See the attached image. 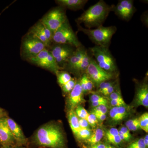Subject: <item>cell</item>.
<instances>
[{
	"mask_svg": "<svg viewBox=\"0 0 148 148\" xmlns=\"http://www.w3.org/2000/svg\"><path fill=\"white\" fill-rule=\"evenodd\" d=\"M84 93L79 83L77 82L76 84L71 92L69 93L68 103L70 110H74L80 104L84 102Z\"/></svg>",
	"mask_w": 148,
	"mask_h": 148,
	"instance_id": "14",
	"label": "cell"
},
{
	"mask_svg": "<svg viewBox=\"0 0 148 148\" xmlns=\"http://www.w3.org/2000/svg\"><path fill=\"white\" fill-rule=\"evenodd\" d=\"M140 129L143 130L146 133L148 132V113H144L138 118Z\"/></svg>",
	"mask_w": 148,
	"mask_h": 148,
	"instance_id": "29",
	"label": "cell"
},
{
	"mask_svg": "<svg viewBox=\"0 0 148 148\" xmlns=\"http://www.w3.org/2000/svg\"><path fill=\"white\" fill-rule=\"evenodd\" d=\"M112 9L113 5H109L101 0L85 11L76 22L77 25L83 24L88 29L97 28L103 26Z\"/></svg>",
	"mask_w": 148,
	"mask_h": 148,
	"instance_id": "2",
	"label": "cell"
},
{
	"mask_svg": "<svg viewBox=\"0 0 148 148\" xmlns=\"http://www.w3.org/2000/svg\"><path fill=\"white\" fill-rule=\"evenodd\" d=\"M115 83V82L110 81V80L101 83L98 86V89L97 92L99 93H102L103 91L106 90L107 88L113 84Z\"/></svg>",
	"mask_w": 148,
	"mask_h": 148,
	"instance_id": "34",
	"label": "cell"
},
{
	"mask_svg": "<svg viewBox=\"0 0 148 148\" xmlns=\"http://www.w3.org/2000/svg\"><path fill=\"white\" fill-rule=\"evenodd\" d=\"M135 103L137 106L148 108V85L147 83H143L137 87Z\"/></svg>",
	"mask_w": 148,
	"mask_h": 148,
	"instance_id": "16",
	"label": "cell"
},
{
	"mask_svg": "<svg viewBox=\"0 0 148 148\" xmlns=\"http://www.w3.org/2000/svg\"><path fill=\"white\" fill-rule=\"evenodd\" d=\"M52 40L55 44L67 45L75 48L82 46L68 19L53 33Z\"/></svg>",
	"mask_w": 148,
	"mask_h": 148,
	"instance_id": "5",
	"label": "cell"
},
{
	"mask_svg": "<svg viewBox=\"0 0 148 148\" xmlns=\"http://www.w3.org/2000/svg\"><path fill=\"white\" fill-rule=\"evenodd\" d=\"M104 136V131L101 128H98L95 130L88 139L85 141L88 146L92 145L101 143V140Z\"/></svg>",
	"mask_w": 148,
	"mask_h": 148,
	"instance_id": "22",
	"label": "cell"
},
{
	"mask_svg": "<svg viewBox=\"0 0 148 148\" xmlns=\"http://www.w3.org/2000/svg\"><path fill=\"white\" fill-rule=\"evenodd\" d=\"M92 133L90 128H81L75 137L77 140L85 141L90 137Z\"/></svg>",
	"mask_w": 148,
	"mask_h": 148,
	"instance_id": "28",
	"label": "cell"
},
{
	"mask_svg": "<svg viewBox=\"0 0 148 148\" xmlns=\"http://www.w3.org/2000/svg\"><path fill=\"white\" fill-rule=\"evenodd\" d=\"M75 111L78 117L82 119H86L89 114L84 108L80 106L76 107Z\"/></svg>",
	"mask_w": 148,
	"mask_h": 148,
	"instance_id": "31",
	"label": "cell"
},
{
	"mask_svg": "<svg viewBox=\"0 0 148 148\" xmlns=\"http://www.w3.org/2000/svg\"><path fill=\"white\" fill-rule=\"evenodd\" d=\"M69 125L75 136H76L81 127H80L79 118L74 110H69L68 114Z\"/></svg>",
	"mask_w": 148,
	"mask_h": 148,
	"instance_id": "20",
	"label": "cell"
},
{
	"mask_svg": "<svg viewBox=\"0 0 148 148\" xmlns=\"http://www.w3.org/2000/svg\"><path fill=\"white\" fill-rule=\"evenodd\" d=\"M90 99L91 106L93 108L103 105L107 106L108 104V100L97 93H92V95H90Z\"/></svg>",
	"mask_w": 148,
	"mask_h": 148,
	"instance_id": "25",
	"label": "cell"
},
{
	"mask_svg": "<svg viewBox=\"0 0 148 148\" xmlns=\"http://www.w3.org/2000/svg\"><path fill=\"white\" fill-rule=\"evenodd\" d=\"M115 148L113 146L111 145L110 144H106V148Z\"/></svg>",
	"mask_w": 148,
	"mask_h": 148,
	"instance_id": "45",
	"label": "cell"
},
{
	"mask_svg": "<svg viewBox=\"0 0 148 148\" xmlns=\"http://www.w3.org/2000/svg\"><path fill=\"white\" fill-rule=\"evenodd\" d=\"M79 123L80 127L82 128H90V126L86 119H79Z\"/></svg>",
	"mask_w": 148,
	"mask_h": 148,
	"instance_id": "39",
	"label": "cell"
},
{
	"mask_svg": "<svg viewBox=\"0 0 148 148\" xmlns=\"http://www.w3.org/2000/svg\"><path fill=\"white\" fill-rule=\"evenodd\" d=\"M86 73L93 84L97 86L101 83L112 79L114 76V75L106 72L99 67L92 56Z\"/></svg>",
	"mask_w": 148,
	"mask_h": 148,
	"instance_id": "10",
	"label": "cell"
},
{
	"mask_svg": "<svg viewBox=\"0 0 148 148\" xmlns=\"http://www.w3.org/2000/svg\"><path fill=\"white\" fill-rule=\"evenodd\" d=\"M30 148H68L61 127L49 123L38 128L29 141Z\"/></svg>",
	"mask_w": 148,
	"mask_h": 148,
	"instance_id": "1",
	"label": "cell"
},
{
	"mask_svg": "<svg viewBox=\"0 0 148 148\" xmlns=\"http://www.w3.org/2000/svg\"><path fill=\"white\" fill-rule=\"evenodd\" d=\"M28 61L37 66L46 69L56 75L59 71L62 70L56 63L55 58L49 50L47 48Z\"/></svg>",
	"mask_w": 148,
	"mask_h": 148,
	"instance_id": "8",
	"label": "cell"
},
{
	"mask_svg": "<svg viewBox=\"0 0 148 148\" xmlns=\"http://www.w3.org/2000/svg\"><path fill=\"white\" fill-rule=\"evenodd\" d=\"M67 20L64 8L58 6L47 12L40 21L53 34Z\"/></svg>",
	"mask_w": 148,
	"mask_h": 148,
	"instance_id": "7",
	"label": "cell"
},
{
	"mask_svg": "<svg viewBox=\"0 0 148 148\" xmlns=\"http://www.w3.org/2000/svg\"><path fill=\"white\" fill-rule=\"evenodd\" d=\"M86 120L89 123L90 127H96L98 121L95 115L92 113L88 114Z\"/></svg>",
	"mask_w": 148,
	"mask_h": 148,
	"instance_id": "35",
	"label": "cell"
},
{
	"mask_svg": "<svg viewBox=\"0 0 148 148\" xmlns=\"http://www.w3.org/2000/svg\"><path fill=\"white\" fill-rule=\"evenodd\" d=\"M92 56L89 55L88 51L86 50L85 53L82 59V61L77 68L75 73L77 74H82L86 73L88 68L90 64Z\"/></svg>",
	"mask_w": 148,
	"mask_h": 148,
	"instance_id": "23",
	"label": "cell"
},
{
	"mask_svg": "<svg viewBox=\"0 0 148 148\" xmlns=\"http://www.w3.org/2000/svg\"><path fill=\"white\" fill-rule=\"evenodd\" d=\"M126 148H147L144 143L143 138H140L130 144Z\"/></svg>",
	"mask_w": 148,
	"mask_h": 148,
	"instance_id": "33",
	"label": "cell"
},
{
	"mask_svg": "<svg viewBox=\"0 0 148 148\" xmlns=\"http://www.w3.org/2000/svg\"><path fill=\"white\" fill-rule=\"evenodd\" d=\"M4 111L1 108H0V119L1 118L3 117H4Z\"/></svg>",
	"mask_w": 148,
	"mask_h": 148,
	"instance_id": "44",
	"label": "cell"
},
{
	"mask_svg": "<svg viewBox=\"0 0 148 148\" xmlns=\"http://www.w3.org/2000/svg\"><path fill=\"white\" fill-rule=\"evenodd\" d=\"M87 148H106V144L104 143H99L98 144L92 145L88 146Z\"/></svg>",
	"mask_w": 148,
	"mask_h": 148,
	"instance_id": "40",
	"label": "cell"
},
{
	"mask_svg": "<svg viewBox=\"0 0 148 148\" xmlns=\"http://www.w3.org/2000/svg\"><path fill=\"white\" fill-rule=\"evenodd\" d=\"M44 44L46 47H49L52 42L53 33L39 21L30 29L29 32Z\"/></svg>",
	"mask_w": 148,
	"mask_h": 148,
	"instance_id": "11",
	"label": "cell"
},
{
	"mask_svg": "<svg viewBox=\"0 0 148 148\" xmlns=\"http://www.w3.org/2000/svg\"><path fill=\"white\" fill-rule=\"evenodd\" d=\"M129 114L126 106L113 107L109 112V115L112 121L118 123L127 117Z\"/></svg>",
	"mask_w": 148,
	"mask_h": 148,
	"instance_id": "17",
	"label": "cell"
},
{
	"mask_svg": "<svg viewBox=\"0 0 148 148\" xmlns=\"http://www.w3.org/2000/svg\"><path fill=\"white\" fill-rule=\"evenodd\" d=\"M144 140V143L145 144V146L147 148H148V135L146 134L145 136V138H143Z\"/></svg>",
	"mask_w": 148,
	"mask_h": 148,
	"instance_id": "43",
	"label": "cell"
},
{
	"mask_svg": "<svg viewBox=\"0 0 148 148\" xmlns=\"http://www.w3.org/2000/svg\"><path fill=\"white\" fill-rule=\"evenodd\" d=\"M7 121L12 134L16 140V145L19 146H28L29 140L24 135L21 127L12 119L7 117Z\"/></svg>",
	"mask_w": 148,
	"mask_h": 148,
	"instance_id": "13",
	"label": "cell"
},
{
	"mask_svg": "<svg viewBox=\"0 0 148 148\" xmlns=\"http://www.w3.org/2000/svg\"><path fill=\"white\" fill-rule=\"evenodd\" d=\"M119 130L125 136V138L127 139L128 142L130 141L132 138V135L130 134V131L128 130L127 127L125 126H122Z\"/></svg>",
	"mask_w": 148,
	"mask_h": 148,
	"instance_id": "38",
	"label": "cell"
},
{
	"mask_svg": "<svg viewBox=\"0 0 148 148\" xmlns=\"http://www.w3.org/2000/svg\"><path fill=\"white\" fill-rule=\"evenodd\" d=\"M78 81L84 93L92 92L94 84L86 73L81 75L80 78Z\"/></svg>",
	"mask_w": 148,
	"mask_h": 148,
	"instance_id": "21",
	"label": "cell"
},
{
	"mask_svg": "<svg viewBox=\"0 0 148 148\" xmlns=\"http://www.w3.org/2000/svg\"><path fill=\"white\" fill-rule=\"evenodd\" d=\"M124 9V20L129 21L135 13V9L132 0H123Z\"/></svg>",
	"mask_w": 148,
	"mask_h": 148,
	"instance_id": "24",
	"label": "cell"
},
{
	"mask_svg": "<svg viewBox=\"0 0 148 148\" xmlns=\"http://www.w3.org/2000/svg\"><path fill=\"white\" fill-rule=\"evenodd\" d=\"M106 137L108 143L113 145L119 146L122 143L117 128L113 127L108 130L106 133Z\"/></svg>",
	"mask_w": 148,
	"mask_h": 148,
	"instance_id": "19",
	"label": "cell"
},
{
	"mask_svg": "<svg viewBox=\"0 0 148 148\" xmlns=\"http://www.w3.org/2000/svg\"><path fill=\"white\" fill-rule=\"evenodd\" d=\"M95 116L98 120L101 121H104L106 119V117H107L106 114H100Z\"/></svg>",
	"mask_w": 148,
	"mask_h": 148,
	"instance_id": "42",
	"label": "cell"
},
{
	"mask_svg": "<svg viewBox=\"0 0 148 148\" xmlns=\"http://www.w3.org/2000/svg\"><path fill=\"white\" fill-rule=\"evenodd\" d=\"M108 111L107 106H100L93 108L92 113L95 115L100 114H106Z\"/></svg>",
	"mask_w": 148,
	"mask_h": 148,
	"instance_id": "32",
	"label": "cell"
},
{
	"mask_svg": "<svg viewBox=\"0 0 148 148\" xmlns=\"http://www.w3.org/2000/svg\"><path fill=\"white\" fill-rule=\"evenodd\" d=\"M111 106L113 107H121V106H126V104L123 100V98L114 99L110 100Z\"/></svg>",
	"mask_w": 148,
	"mask_h": 148,
	"instance_id": "36",
	"label": "cell"
},
{
	"mask_svg": "<svg viewBox=\"0 0 148 148\" xmlns=\"http://www.w3.org/2000/svg\"><path fill=\"white\" fill-rule=\"evenodd\" d=\"M77 79L75 78H72L66 84L61 86L62 91L65 94L70 93L73 89L77 82Z\"/></svg>",
	"mask_w": 148,
	"mask_h": 148,
	"instance_id": "30",
	"label": "cell"
},
{
	"mask_svg": "<svg viewBox=\"0 0 148 148\" xmlns=\"http://www.w3.org/2000/svg\"><path fill=\"white\" fill-rule=\"evenodd\" d=\"M117 86V84L115 82L112 85L110 86L107 88L106 90L103 91L101 94H103L104 96H109L112 92L114 91Z\"/></svg>",
	"mask_w": 148,
	"mask_h": 148,
	"instance_id": "37",
	"label": "cell"
},
{
	"mask_svg": "<svg viewBox=\"0 0 148 148\" xmlns=\"http://www.w3.org/2000/svg\"><path fill=\"white\" fill-rule=\"evenodd\" d=\"M90 52L96 63L106 72L115 75L118 71L115 60L109 47L95 45L90 48Z\"/></svg>",
	"mask_w": 148,
	"mask_h": 148,
	"instance_id": "4",
	"label": "cell"
},
{
	"mask_svg": "<svg viewBox=\"0 0 148 148\" xmlns=\"http://www.w3.org/2000/svg\"><path fill=\"white\" fill-rule=\"evenodd\" d=\"M86 50L82 45L76 49L73 53L69 58L64 69H66L70 71L75 73L77 68L79 65Z\"/></svg>",
	"mask_w": 148,
	"mask_h": 148,
	"instance_id": "15",
	"label": "cell"
},
{
	"mask_svg": "<svg viewBox=\"0 0 148 148\" xmlns=\"http://www.w3.org/2000/svg\"><path fill=\"white\" fill-rule=\"evenodd\" d=\"M76 49L67 45L55 44L49 51L59 67L63 69Z\"/></svg>",
	"mask_w": 148,
	"mask_h": 148,
	"instance_id": "9",
	"label": "cell"
},
{
	"mask_svg": "<svg viewBox=\"0 0 148 148\" xmlns=\"http://www.w3.org/2000/svg\"><path fill=\"white\" fill-rule=\"evenodd\" d=\"M0 148H30L28 146H0Z\"/></svg>",
	"mask_w": 148,
	"mask_h": 148,
	"instance_id": "41",
	"label": "cell"
},
{
	"mask_svg": "<svg viewBox=\"0 0 148 148\" xmlns=\"http://www.w3.org/2000/svg\"><path fill=\"white\" fill-rule=\"evenodd\" d=\"M45 48L46 47L43 43L33 35L28 33L22 39L21 56L24 59L28 61L34 57Z\"/></svg>",
	"mask_w": 148,
	"mask_h": 148,
	"instance_id": "6",
	"label": "cell"
},
{
	"mask_svg": "<svg viewBox=\"0 0 148 148\" xmlns=\"http://www.w3.org/2000/svg\"><path fill=\"white\" fill-rule=\"evenodd\" d=\"M78 31L87 35L89 39L98 46L109 47L111 39L116 32L115 26L105 27L100 26L95 29H88L78 25Z\"/></svg>",
	"mask_w": 148,
	"mask_h": 148,
	"instance_id": "3",
	"label": "cell"
},
{
	"mask_svg": "<svg viewBox=\"0 0 148 148\" xmlns=\"http://www.w3.org/2000/svg\"><path fill=\"white\" fill-rule=\"evenodd\" d=\"M56 75L57 76V82L61 86L69 82L72 78L71 76L66 71H59Z\"/></svg>",
	"mask_w": 148,
	"mask_h": 148,
	"instance_id": "26",
	"label": "cell"
},
{
	"mask_svg": "<svg viewBox=\"0 0 148 148\" xmlns=\"http://www.w3.org/2000/svg\"><path fill=\"white\" fill-rule=\"evenodd\" d=\"M125 127L130 131H135L140 129L138 118L132 119L126 122Z\"/></svg>",
	"mask_w": 148,
	"mask_h": 148,
	"instance_id": "27",
	"label": "cell"
},
{
	"mask_svg": "<svg viewBox=\"0 0 148 148\" xmlns=\"http://www.w3.org/2000/svg\"><path fill=\"white\" fill-rule=\"evenodd\" d=\"M87 0H57L56 2L64 9L77 10L82 9L88 2Z\"/></svg>",
	"mask_w": 148,
	"mask_h": 148,
	"instance_id": "18",
	"label": "cell"
},
{
	"mask_svg": "<svg viewBox=\"0 0 148 148\" xmlns=\"http://www.w3.org/2000/svg\"><path fill=\"white\" fill-rule=\"evenodd\" d=\"M17 146L9 127L7 117L0 119V146Z\"/></svg>",
	"mask_w": 148,
	"mask_h": 148,
	"instance_id": "12",
	"label": "cell"
}]
</instances>
